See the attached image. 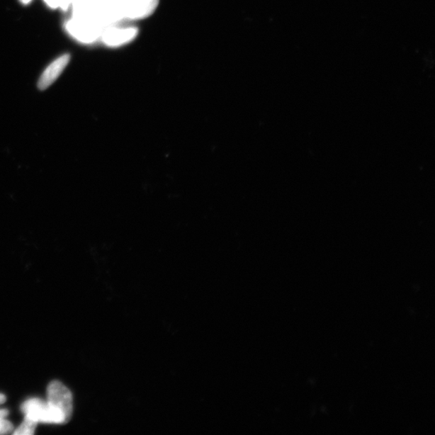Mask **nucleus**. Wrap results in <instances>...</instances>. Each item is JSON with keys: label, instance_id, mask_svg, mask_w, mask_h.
I'll list each match as a JSON object with an SVG mask.
<instances>
[{"label": "nucleus", "instance_id": "1", "mask_svg": "<svg viewBox=\"0 0 435 435\" xmlns=\"http://www.w3.org/2000/svg\"><path fill=\"white\" fill-rule=\"evenodd\" d=\"M22 411L26 417H30L38 423H55V424L66 423L60 410L51 407L48 402H46L39 398L28 400L22 405Z\"/></svg>", "mask_w": 435, "mask_h": 435}, {"label": "nucleus", "instance_id": "2", "mask_svg": "<svg viewBox=\"0 0 435 435\" xmlns=\"http://www.w3.org/2000/svg\"><path fill=\"white\" fill-rule=\"evenodd\" d=\"M67 31L70 35L84 43H91L97 40L105 28L95 20L74 16L67 23Z\"/></svg>", "mask_w": 435, "mask_h": 435}, {"label": "nucleus", "instance_id": "3", "mask_svg": "<svg viewBox=\"0 0 435 435\" xmlns=\"http://www.w3.org/2000/svg\"><path fill=\"white\" fill-rule=\"evenodd\" d=\"M47 402L51 407L60 410L66 423L68 422L73 413V397L68 388L60 381H52L47 390Z\"/></svg>", "mask_w": 435, "mask_h": 435}, {"label": "nucleus", "instance_id": "4", "mask_svg": "<svg viewBox=\"0 0 435 435\" xmlns=\"http://www.w3.org/2000/svg\"><path fill=\"white\" fill-rule=\"evenodd\" d=\"M159 0H122L123 21H138L147 18L154 13Z\"/></svg>", "mask_w": 435, "mask_h": 435}, {"label": "nucleus", "instance_id": "5", "mask_svg": "<svg viewBox=\"0 0 435 435\" xmlns=\"http://www.w3.org/2000/svg\"><path fill=\"white\" fill-rule=\"evenodd\" d=\"M120 23L106 27L100 38L109 46H121L131 43L137 38L138 29L133 26H120Z\"/></svg>", "mask_w": 435, "mask_h": 435}, {"label": "nucleus", "instance_id": "6", "mask_svg": "<svg viewBox=\"0 0 435 435\" xmlns=\"http://www.w3.org/2000/svg\"><path fill=\"white\" fill-rule=\"evenodd\" d=\"M70 60L69 55H64L52 62L39 79L38 86L40 91H45L49 88L66 69Z\"/></svg>", "mask_w": 435, "mask_h": 435}, {"label": "nucleus", "instance_id": "7", "mask_svg": "<svg viewBox=\"0 0 435 435\" xmlns=\"http://www.w3.org/2000/svg\"><path fill=\"white\" fill-rule=\"evenodd\" d=\"M38 425V422L30 419V417H25V420L21 423V426L16 429L14 432V434L17 435H31L33 434L35 430H36V427Z\"/></svg>", "mask_w": 435, "mask_h": 435}, {"label": "nucleus", "instance_id": "8", "mask_svg": "<svg viewBox=\"0 0 435 435\" xmlns=\"http://www.w3.org/2000/svg\"><path fill=\"white\" fill-rule=\"evenodd\" d=\"M13 430V426L4 417H0V434H9Z\"/></svg>", "mask_w": 435, "mask_h": 435}, {"label": "nucleus", "instance_id": "9", "mask_svg": "<svg viewBox=\"0 0 435 435\" xmlns=\"http://www.w3.org/2000/svg\"><path fill=\"white\" fill-rule=\"evenodd\" d=\"M58 1H60L61 8L67 9L69 7L70 4H73L74 0H58Z\"/></svg>", "mask_w": 435, "mask_h": 435}, {"label": "nucleus", "instance_id": "10", "mask_svg": "<svg viewBox=\"0 0 435 435\" xmlns=\"http://www.w3.org/2000/svg\"><path fill=\"white\" fill-rule=\"evenodd\" d=\"M44 1L52 9H57L58 7H60V1H58V0H44Z\"/></svg>", "mask_w": 435, "mask_h": 435}, {"label": "nucleus", "instance_id": "11", "mask_svg": "<svg viewBox=\"0 0 435 435\" xmlns=\"http://www.w3.org/2000/svg\"><path fill=\"white\" fill-rule=\"evenodd\" d=\"M9 414L8 410L0 409V417H5Z\"/></svg>", "mask_w": 435, "mask_h": 435}, {"label": "nucleus", "instance_id": "12", "mask_svg": "<svg viewBox=\"0 0 435 435\" xmlns=\"http://www.w3.org/2000/svg\"><path fill=\"white\" fill-rule=\"evenodd\" d=\"M6 401V397L2 395V393H0V405L4 403Z\"/></svg>", "mask_w": 435, "mask_h": 435}, {"label": "nucleus", "instance_id": "13", "mask_svg": "<svg viewBox=\"0 0 435 435\" xmlns=\"http://www.w3.org/2000/svg\"><path fill=\"white\" fill-rule=\"evenodd\" d=\"M21 3L27 4L31 2V0H21Z\"/></svg>", "mask_w": 435, "mask_h": 435}]
</instances>
